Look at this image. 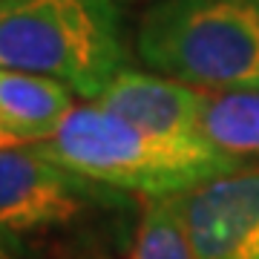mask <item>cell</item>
I'll return each mask as SVG.
<instances>
[{
    "label": "cell",
    "instance_id": "cell-1",
    "mask_svg": "<svg viewBox=\"0 0 259 259\" xmlns=\"http://www.w3.org/2000/svg\"><path fill=\"white\" fill-rule=\"evenodd\" d=\"M144 202L58 164L35 144L0 150V248L12 259L127 253Z\"/></svg>",
    "mask_w": 259,
    "mask_h": 259
},
{
    "label": "cell",
    "instance_id": "cell-2",
    "mask_svg": "<svg viewBox=\"0 0 259 259\" xmlns=\"http://www.w3.org/2000/svg\"><path fill=\"white\" fill-rule=\"evenodd\" d=\"M35 147L75 173L139 199L182 196L210 179L248 167V161L213 144H182L150 136L95 104L75 107L55 136Z\"/></svg>",
    "mask_w": 259,
    "mask_h": 259
},
{
    "label": "cell",
    "instance_id": "cell-3",
    "mask_svg": "<svg viewBox=\"0 0 259 259\" xmlns=\"http://www.w3.org/2000/svg\"><path fill=\"white\" fill-rule=\"evenodd\" d=\"M124 64L118 0H0V69L44 75L95 101Z\"/></svg>",
    "mask_w": 259,
    "mask_h": 259
},
{
    "label": "cell",
    "instance_id": "cell-4",
    "mask_svg": "<svg viewBox=\"0 0 259 259\" xmlns=\"http://www.w3.org/2000/svg\"><path fill=\"white\" fill-rule=\"evenodd\" d=\"M136 52L204 93L259 90V0H158L139 20Z\"/></svg>",
    "mask_w": 259,
    "mask_h": 259
},
{
    "label": "cell",
    "instance_id": "cell-5",
    "mask_svg": "<svg viewBox=\"0 0 259 259\" xmlns=\"http://www.w3.org/2000/svg\"><path fill=\"white\" fill-rule=\"evenodd\" d=\"M196 259H259V164L179 196Z\"/></svg>",
    "mask_w": 259,
    "mask_h": 259
},
{
    "label": "cell",
    "instance_id": "cell-6",
    "mask_svg": "<svg viewBox=\"0 0 259 259\" xmlns=\"http://www.w3.org/2000/svg\"><path fill=\"white\" fill-rule=\"evenodd\" d=\"M207 93L158 72L121 69L95 98V107L118 115L150 136L182 144H207L202 133V112Z\"/></svg>",
    "mask_w": 259,
    "mask_h": 259
},
{
    "label": "cell",
    "instance_id": "cell-7",
    "mask_svg": "<svg viewBox=\"0 0 259 259\" xmlns=\"http://www.w3.org/2000/svg\"><path fill=\"white\" fill-rule=\"evenodd\" d=\"M75 110L72 90L18 69H0V136L15 144H44Z\"/></svg>",
    "mask_w": 259,
    "mask_h": 259
},
{
    "label": "cell",
    "instance_id": "cell-8",
    "mask_svg": "<svg viewBox=\"0 0 259 259\" xmlns=\"http://www.w3.org/2000/svg\"><path fill=\"white\" fill-rule=\"evenodd\" d=\"M202 133L207 144L233 158H259V90L207 93Z\"/></svg>",
    "mask_w": 259,
    "mask_h": 259
},
{
    "label": "cell",
    "instance_id": "cell-9",
    "mask_svg": "<svg viewBox=\"0 0 259 259\" xmlns=\"http://www.w3.org/2000/svg\"><path fill=\"white\" fill-rule=\"evenodd\" d=\"M127 259H196L182 219L179 196L147 199Z\"/></svg>",
    "mask_w": 259,
    "mask_h": 259
},
{
    "label": "cell",
    "instance_id": "cell-10",
    "mask_svg": "<svg viewBox=\"0 0 259 259\" xmlns=\"http://www.w3.org/2000/svg\"><path fill=\"white\" fill-rule=\"evenodd\" d=\"M6 147H15V144H12V141L6 139V136H0V150H6Z\"/></svg>",
    "mask_w": 259,
    "mask_h": 259
},
{
    "label": "cell",
    "instance_id": "cell-11",
    "mask_svg": "<svg viewBox=\"0 0 259 259\" xmlns=\"http://www.w3.org/2000/svg\"><path fill=\"white\" fill-rule=\"evenodd\" d=\"M0 259H12V256H9V253H6L3 248H0Z\"/></svg>",
    "mask_w": 259,
    "mask_h": 259
},
{
    "label": "cell",
    "instance_id": "cell-12",
    "mask_svg": "<svg viewBox=\"0 0 259 259\" xmlns=\"http://www.w3.org/2000/svg\"><path fill=\"white\" fill-rule=\"evenodd\" d=\"M87 259H118V256H87Z\"/></svg>",
    "mask_w": 259,
    "mask_h": 259
},
{
    "label": "cell",
    "instance_id": "cell-13",
    "mask_svg": "<svg viewBox=\"0 0 259 259\" xmlns=\"http://www.w3.org/2000/svg\"><path fill=\"white\" fill-rule=\"evenodd\" d=\"M121 3H136V0H121Z\"/></svg>",
    "mask_w": 259,
    "mask_h": 259
}]
</instances>
